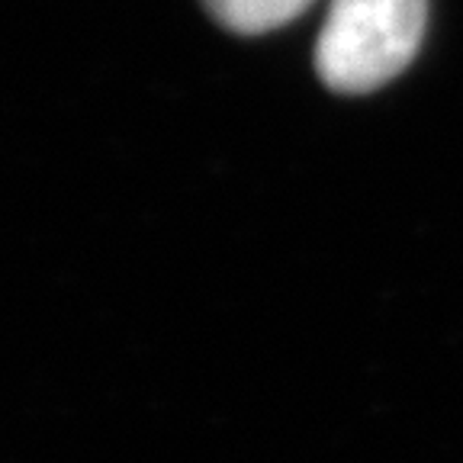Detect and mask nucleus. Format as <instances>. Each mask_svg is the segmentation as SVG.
I'll return each mask as SVG.
<instances>
[{"label": "nucleus", "mask_w": 463, "mask_h": 463, "mask_svg": "<svg viewBox=\"0 0 463 463\" xmlns=\"http://www.w3.org/2000/svg\"><path fill=\"white\" fill-rule=\"evenodd\" d=\"M428 0H332L316 71L338 94H370L409 68L425 36Z\"/></svg>", "instance_id": "f257e3e1"}, {"label": "nucleus", "mask_w": 463, "mask_h": 463, "mask_svg": "<svg viewBox=\"0 0 463 463\" xmlns=\"http://www.w3.org/2000/svg\"><path fill=\"white\" fill-rule=\"evenodd\" d=\"M312 0H203L213 20L239 36H258L293 23Z\"/></svg>", "instance_id": "f03ea898"}]
</instances>
